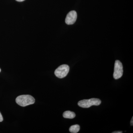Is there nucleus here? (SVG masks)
<instances>
[{
    "label": "nucleus",
    "instance_id": "nucleus-5",
    "mask_svg": "<svg viewBox=\"0 0 133 133\" xmlns=\"http://www.w3.org/2000/svg\"><path fill=\"white\" fill-rule=\"evenodd\" d=\"M77 12L74 10L69 12L65 18V23L68 25L74 24L77 20Z\"/></svg>",
    "mask_w": 133,
    "mask_h": 133
},
{
    "label": "nucleus",
    "instance_id": "nucleus-2",
    "mask_svg": "<svg viewBox=\"0 0 133 133\" xmlns=\"http://www.w3.org/2000/svg\"><path fill=\"white\" fill-rule=\"evenodd\" d=\"M101 101L99 99L92 98L88 99H84L79 101L78 104L80 107L83 108H88L93 105H99Z\"/></svg>",
    "mask_w": 133,
    "mask_h": 133
},
{
    "label": "nucleus",
    "instance_id": "nucleus-6",
    "mask_svg": "<svg viewBox=\"0 0 133 133\" xmlns=\"http://www.w3.org/2000/svg\"><path fill=\"white\" fill-rule=\"evenodd\" d=\"M63 116L65 118L73 119L76 116V114L73 112L66 111L63 114Z\"/></svg>",
    "mask_w": 133,
    "mask_h": 133
},
{
    "label": "nucleus",
    "instance_id": "nucleus-11",
    "mask_svg": "<svg viewBox=\"0 0 133 133\" xmlns=\"http://www.w3.org/2000/svg\"><path fill=\"white\" fill-rule=\"evenodd\" d=\"M17 2H21L23 1H25V0H16Z\"/></svg>",
    "mask_w": 133,
    "mask_h": 133
},
{
    "label": "nucleus",
    "instance_id": "nucleus-3",
    "mask_svg": "<svg viewBox=\"0 0 133 133\" xmlns=\"http://www.w3.org/2000/svg\"><path fill=\"white\" fill-rule=\"evenodd\" d=\"M70 70L69 65L63 64L59 66L55 72L56 76L59 78H63L67 76Z\"/></svg>",
    "mask_w": 133,
    "mask_h": 133
},
{
    "label": "nucleus",
    "instance_id": "nucleus-12",
    "mask_svg": "<svg viewBox=\"0 0 133 133\" xmlns=\"http://www.w3.org/2000/svg\"><path fill=\"white\" fill-rule=\"evenodd\" d=\"M1 69H0V72H1Z\"/></svg>",
    "mask_w": 133,
    "mask_h": 133
},
{
    "label": "nucleus",
    "instance_id": "nucleus-7",
    "mask_svg": "<svg viewBox=\"0 0 133 133\" xmlns=\"http://www.w3.org/2000/svg\"><path fill=\"white\" fill-rule=\"evenodd\" d=\"M80 129V127L78 125H73L69 128V131L70 132L77 133L78 132Z\"/></svg>",
    "mask_w": 133,
    "mask_h": 133
},
{
    "label": "nucleus",
    "instance_id": "nucleus-1",
    "mask_svg": "<svg viewBox=\"0 0 133 133\" xmlns=\"http://www.w3.org/2000/svg\"><path fill=\"white\" fill-rule=\"evenodd\" d=\"M16 101L17 104L24 107L34 104L35 99L31 95H21L16 98Z\"/></svg>",
    "mask_w": 133,
    "mask_h": 133
},
{
    "label": "nucleus",
    "instance_id": "nucleus-4",
    "mask_svg": "<svg viewBox=\"0 0 133 133\" xmlns=\"http://www.w3.org/2000/svg\"><path fill=\"white\" fill-rule=\"evenodd\" d=\"M123 74V68L122 64L119 60H116L115 63L114 78L116 79L121 78Z\"/></svg>",
    "mask_w": 133,
    "mask_h": 133
},
{
    "label": "nucleus",
    "instance_id": "nucleus-10",
    "mask_svg": "<svg viewBox=\"0 0 133 133\" xmlns=\"http://www.w3.org/2000/svg\"><path fill=\"white\" fill-rule=\"evenodd\" d=\"M122 131H115V132H113L112 133H122Z\"/></svg>",
    "mask_w": 133,
    "mask_h": 133
},
{
    "label": "nucleus",
    "instance_id": "nucleus-8",
    "mask_svg": "<svg viewBox=\"0 0 133 133\" xmlns=\"http://www.w3.org/2000/svg\"><path fill=\"white\" fill-rule=\"evenodd\" d=\"M3 121V116L1 114L0 112V122H1Z\"/></svg>",
    "mask_w": 133,
    "mask_h": 133
},
{
    "label": "nucleus",
    "instance_id": "nucleus-9",
    "mask_svg": "<svg viewBox=\"0 0 133 133\" xmlns=\"http://www.w3.org/2000/svg\"><path fill=\"white\" fill-rule=\"evenodd\" d=\"M131 126H133V117H132L131 121Z\"/></svg>",
    "mask_w": 133,
    "mask_h": 133
}]
</instances>
